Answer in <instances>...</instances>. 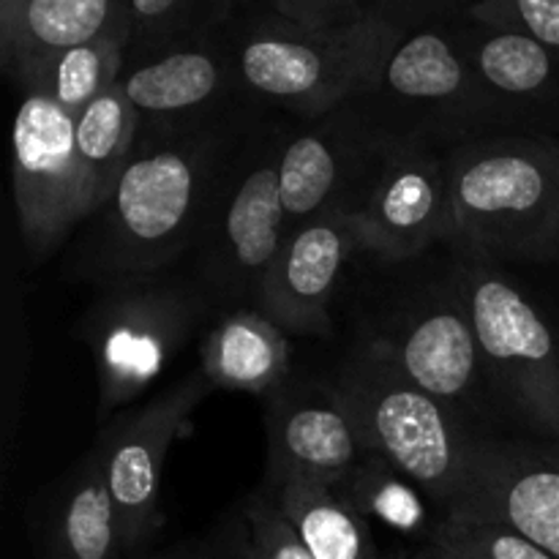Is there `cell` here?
Returning <instances> with one entry per match:
<instances>
[{"label": "cell", "instance_id": "4dcf8cb0", "mask_svg": "<svg viewBox=\"0 0 559 559\" xmlns=\"http://www.w3.org/2000/svg\"><path fill=\"white\" fill-rule=\"evenodd\" d=\"M480 0H366V16L385 22L402 36L445 27L469 16Z\"/></svg>", "mask_w": 559, "mask_h": 559}, {"label": "cell", "instance_id": "e0dca14e", "mask_svg": "<svg viewBox=\"0 0 559 559\" xmlns=\"http://www.w3.org/2000/svg\"><path fill=\"white\" fill-rule=\"evenodd\" d=\"M448 513L508 524L559 559V453L546 442L511 445L484 437L467 489Z\"/></svg>", "mask_w": 559, "mask_h": 559}, {"label": "cell", "instance_id": "3957f363", "mask_svg": "<svg viewBox=\"0 0 559 559\" xmlns=\"http://www.w3.org/2000/svg\"><path fill=\"white\" fill-rule=\"evenodd\" d=\"M224 33L246 98L304 120L364 96L402 38L374 16L311 27L265 11H235Z\"/></svg>", "mask_w": 559, "mask_h": 559}, {"label": "cell", "instance_id": "8992f818", "mask_svg": "<svg viewBox=\"0 0 559 559\" xmlns=\"http://www.w3.org/2000/svg\"><path fill=\"white\" fill-rule=\"evenodd\" d=\"M451 276L478 336L495 402L538 442H559V333L538 300L500 265L459 249Z\"/></svg>", "mask_w": 559, "mask_h": 559}, {"label": "cell", "instance_id": "1f68e13d", "mask_svg": "<svg viewBox=\"0 0 559 559\" xmlns=\"http://www.w3.org/2000/svg\"><path fill=\"white\" fill-rule=\"evenodd\" d=\"M235 11H265L311 27L349 25L366 16L358 0H238Z\"/></svg>", "mask_w": 559, "mask_h": 559}, {"label": "cell", "instance_id": "2e32d148", "mask_svg": "<svg viewBox=\"0 0 559 559\" xmlns=\"http://www.w3.org/2000/svg\"><path fill=\"white\" fill-rule=\"evenodd\" d=\"M377 142L380 134L355 102L304 120L295 131H282L278 191L289 227L338 211Z\"/></svg>", "mask_w": 559, "mask_h": 559}, {"label": "cell", "instance_id": "cb8c5ba5", "mask_svg": "<svg viewBox=\"0 0 559 559\" xmlns=\"http://www.w3.org/2000/svg\"><path fill=\"white\" fill-rule=\"evenodd\" d=\"M129 36H104L52 55L20 80L22 93H44L76 115L85 112L102 93L118 85L129 58Z\"/></svg>", "mask_w": 559, "mask_h": 559}, {"label": "cell", "instance_id": "484cf974", "mask_svg": "<svg viewBox=\"0 0 559 559\" xmlns=\"http://www.w3.org/2000/svg\"><path fill=\"white\" fill-rule=\"evenodd\" d=\"M342 497L360 516L380 519L402 533H420L426 527V506L420 500L426 495L380 453L366 459Z\"/></svg>", "mask_w": 559, "mask_h": 559}, {"label": "cell", "instance_id": "5bb4252c", "mask_svg": "<svg viewBox=\"0 0 559 559\" xmlns=\"http://www.w3.org/2000/svg\"><path fill=\"white\" fill-rule=\"evenodd\" d=\"M360 240L342 211L289 227L260 287L257 309L287 336H325Z\"/></svg>", "mask_w": 559, "mask_h": 559}, {"label": "cell", "instance_id": "8d00e7d4", "mask_svg": "<svg viewBox=\"0 0 559 559\" xmlns=\"http://www.w3.org/2000/svg\"><path fill=\"white\" fill-rule=\"evenodd\" d=\"M358 3H360V9H364V11H366V0H358Z\"/></svg>", "mask_w": 559, "mask_h": 559}, {"label": "cell", "instance_id": "44dd1931", "mask_svg": "<svg viewBox=\"0 0 559 559\" xmlns=\"http://www.w3.org/2000/svg\"><path fill=\"white\" fill-rule=\"evenodd\" d=\"M289 336L260 309L224 314L200 349V371L222 391L271 396L289 374Z\"/></svg>", "mask_w": 559, "mask_h": 559}, {"label": "cell", "instance_id": "f1b7e54d", "mask_svg": "<svg viewBox=\"0 0 559 559\" xmlns=\"http://www.w3.org/2000/svg\"><path fill=\"white\" fill-rule=\"evenodd\" d=\"M249 559H314L295 524L271 495L251 497L243 511Z\"/></svg>", "mask_w": 559, "mask_h": 559}, {"label": "cell", "instance_id": "4fadbf2b", "mask_svg": "<svg viewBox=\"0 0 559 559\" xmlns=\"http://www.w3.org/2000/svg\"><path fill=\"white\" fill-rule=\"evenodd\" d=\"M118 82L140 112L142 134L222 123L240 102L251 104L224 27L126 60Z\"/></svg>", "mask_w": 559, "mask_h": 559}, {"label": "cell", "instance_id": "e575fe53", "mask_svg": "<svg viewBox=\"0 0 559 559\" xmlns=\"http://www.w3.org/2000/svg\"><path fill=\"white\" fill-rule=\"evenodd\" d=\"M164 559H211V557H197V555H189V557H183V555H178V557H164ZM235 559H240V555L238 557H235Z\"/></svg>", "mask_w": 559, "mask_h": 559}, {"label": "cell", "instance_id": "603a6c76", "mask_svg": "<svg viewBox=\"0 0 559 559\" xmlns=\"http://www.w3.org/2000/svg\"><path fill=\"white\" fill-rule=\"evenodd\" d=\"M267 495L295 524L314 559H377L369 519L331 486L306 475H287L271 484Z\"/></svg>", "mask_w": 559, "mask_h": 559}, {"label": "cell", "instance_id": "ba28073f", "mask_svg": "<svg viewBox=\"0 0 559 559\" xmlns=\"http://www.w3.org/2000/svg\"><path fill=\"white\" fill-rule=\"evenodd\" d=\"M338 211L358 233L360 249L385 262L415 260L437 240H453L448 153L380 136Z\"/></svg>", "mask_w": 559, "mask_h": 559}, {"label": "cell", "instance_id": "d4e9b609", "mask_svg": "<svg viewBox=\"0 0 559 559\" xmlns=\"http://www.w3.org/2000/svg\"><path fill=\"white\" fill-rule=\"evenodd\" d=\"M238 0H129V58L151 55L175 41L205 36L227 25Z\"/></svg>", "mask_w": 559, "mask_h": 559}, {"label": "cell", "instance_id": "ffe728a7", "mask_svg": "<svg viewBox=\"0 0 559 559\" xmlns=\"http://www.w3.org/2000/svg\"><path fill=\"white\" fill-rule=\"evenodd\" d=\"M41 530V559L126 557L118 511L93 453L55 486Z\"/></svg>", "mask_w": 559, "mask_h": 559}, {"label": "cell", "instance_id": "836d02e7", "mask_svg": "<svg viewBox=\"0 0 559 559\" xmlns=\"http://www.w3.org/2000/svg\"><path fill=\"white\" fill-rule=\"evenodd\" d=\"M22 0H0V33L9 31L11 22H14L16 11H20Z\"/></svg>", "mask_w": 559, "mask_h": 559}, {"label": "cell", "instance_id": "7a4b0ae2", "mask_svg": "<svg viewBox=\"0 0 559 559\" xmlns=\"http://www.w3.org/2000/svg\"><path fill=\"white\" fill-rule=\"evenodd\" d=\"M456 249L495 265L559 262V140L491 134L448 151Z\"/></svg>", "mask_w": 559, "mask_h": 559}, {"label": "cell", "instance_id": "7c38bea8", "mask_svg": "<svg viewBox=\"0 0 559 559\" xmlns=\"http://www.w3.org/2000/svg\"><path fill=\"white\" fill-rule=\"evenodd\" d=\"M76 118L44 93H22L11 129V180L22 238L36 257L85 222Z\"/></svg>", "mask_w": 559, "mask_h": 559}, {"label": "cell", "instance_id": "277c9868", "mask_svg": "<svg viewBox=\"0 0 559 559\" xmlns=\"http://www.w3.org/2000/svg\"><path fill=\"white\" fill-rule=\"evenodd\" d=\"M366 445L407 475L448 513L467 489L478 437L467 418L420 391L391 358L364 338L333 380Z\"/></svg>", "mask_w": 559, "mask_h": 559}, {"label": "cell", "instance_id": "83f0119b", "mask_svg": "<svg viewBox=\"0 0 559 559\" xmlns=\"http://www.w3.org/2000/svg\"><path fill=\"white\" fill-rule=\"evenodd\" d=\"M431 535L462 559H557L508 524L469 513H445Z\"/></svg>", "mask_w": 559, "mask_h": 559}, {"label": "cell", "instance_id": "d6a6232c", "mask_svg": "<svg viewBox=\"0 0 559 559\" xmlns=\"http://www.w3.org/2000/svg\"><path fill=\"white\" fill-rule=\"evenodd\" d=\"M409 559H462V557H459L451 546H445L440 538H435V535H431V538L426 540V544L420 546V549L415 551Z\"/></svg>", "mask_w": 559, "mask_h": 559}, {"label": "cell", "instance_id": "f546056e", "mask_svg": "<svg viewBox=\"0 0 559 559\" xmlns=\"http://www.w3.org/2000/svg\"><path fill=\"white\" fill-rule=\"evenodd\" d=\"M469 20L522 33L559 52V0H480Z\"/></svg>", "mask_w": 559, "mask_h": 559}, {"label": "cell", "instance_id": "30bf717a", "mask_svg": "<svg viewBox=\"0 0 559 559\" xmlns=\"http://www.w3.org/2000/svg\"><path fill=\"white\" fill-rule=\"evenodd\" d=\"M374 342L420 391L473 420L495 402L480 358L478 336L453 276L445 287L407 300L371 328Z\"/></svg>", "mask_w": 559, "mask_h": 559}, {"label": "cell", "instance_id": "52a82bcc", "mask_svg": "<svg viewBox=\"0 0 559 559\" xmlns=\"http://www.w3.org/2000/svg\"><path fill=\"white\" fill-rule=\"evenodd\" d=\"M211 300L202 284L167 271L104 284L82 320V336L96 360L102 418L140 396L167 369Z\"/></svg>", "mask_w": 559, "mask_h": 559}, {"label": "cell", "instance_id": "6da1fadb", "mask_svg": "<svg viewBox=\"0 0 559 559\" xmlns=\"http://www.w3.org/2000/svg\"><path fill=\"white\" fill-rule=\"evenodd\" d=\"M224 126L140 134L112 194L82 233L71 265L76 276L115 282L169 271L200 243L224 173Z\"/></svg>", "mask_w": 559, "mask_h": 559}, {"label": "cell", "instance_id": "d590c367", "mask_svg": "<svg viewBox=\"0 0 559 559\" xmlns=\"http://www.w3.org/2000/svg\"><path fill=\"white\" fill-rule=\"evenodd\" d=\"M240 559H249V555H246V546H243V551H240Z\"/></svg>", "mask_w": 559, "mask_h": 559}, {"label": "cell", "instance_id": "d6986e66", "mask_svg": "<svg viewBox=\"0 0 559 559\" xmlns=\"http://www.w3.org/2000/svg\"><path fill=\"white\" fill-rule=\"evenodd\" d=\"M104 36L131 38L129 0H22L0 33V66L14 85L52 55Z\"/></svg>", "mask_w": 559, "mask_h": 559}, {"label": "cell", "instance_id": "9c48e42d", "mask_svg": "<svg viewBox=\"0 0 559 559\" xmlns=\"http://www.w3.org/2000/svg\"><path fill=\"white\" fill-rule=\"evenodd\" d=\"M282 131L262 136L238 167L224 173L202 229V287L211 298L257 304L265 273L289 233L278 191Z\"/></svg>", "mask_w": 559, "mask_h": 559}, {"label": "cell", "instance_id": "9a60e30c", "mask_svg": "<svg viewBox=\"0 0 559 559\" xmlns=\"http://www.w3.org/2000/svg\"><path fill=\"white\" fill-rule=\"evenodd\" d=\"M267 484L287 475H306L331 486L336 495H344L355 473L374 453L333 382L276 388L267 396Z\"/></svg>", "mask_w": 559, "mask_h": 559}, {"label": "cell", "instance_id": "7402d4cb", "mask_svg": "<svg viewBox=\"0 0 559 559\" xmlns=\"http://www.w3.org/2000/svg\"><path fill=\"white\" fill-rule=\"evenodd\" d=\"M140 112L118 85L96 98L82 115H76V162L82 175L85 222L96 216L112 194L120 173L140 145Z\"/></svg>", "mask_w": 559, "mask_h": 559}, {"label": "cell", "instance_id": "5b68a950", "mask_svg": "<svg viewBox=\"0 0 559 559\" xmlns=\"http://www.w3.org/2000/svg\"><path fill=\"white\" fill-rule=\"evenodd\" d=\"M355 104L385 140L424 142L445 153L480 136L513 134L451 25L399 38L374 85Z\"/></svg>", "mask_w": 559, "mask_h": 559}, {"label": "cell", "instance_id": "ac0fdd59", "mask_svg": "<svg viewBox=\"0 0 559 559\" xmlns=\"http://www.w3.org/2000/svg\"><path fill=\"white\" fill-rule=\"evenodd\" d=\"M453 36L511 120L513 134L559 131V52L522 33L484 25L469 16L453 22Z\"/></svg>", "mask_w": 559, "mask_h": 559}, {"label": "cell", "instance_id": "4316f807", "mask_svg": "<svg viewBox=\"0 0 559 559\" xmlns=\"http://www.w3.org/2000/svg\"><path fill=\"white\" fill-rule=\"evenodd\" d=\"M3 364H0V459L3 473L9 469L14 451L16 426H20L22 399H25L27 364H31V338H27L25 306H22L20 284L14 271H5L3 278Z\"/></svg>", "mask_w": 559, "mask_h": 559}, {"label": "cell", "instance_id": "8fae6325", "mask_svg": "<svg viewBox=\"0 0 559 559\" xmlns=\"http://www.w3.org/2000/svg\"><path fill=\"white\" fill-rule=\"evenodd\" d=\"M211 391H216L211 380L202 371H191L145 407L115 418L91 451L118 511L126 555L145 546L162 527L158 491L164 459L189 415Z\"/></svg>", "mask_w": 559, "mask_h": 559}]
</instances>
